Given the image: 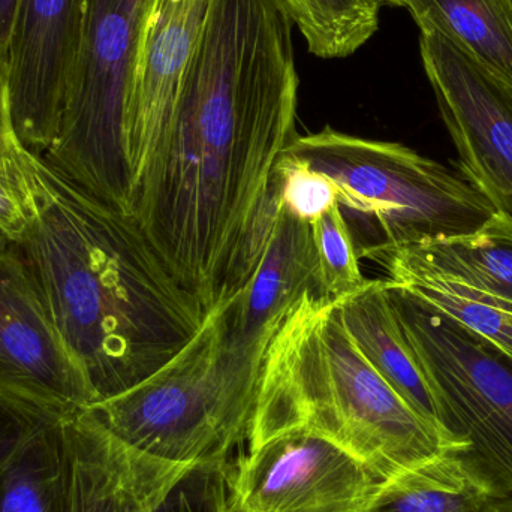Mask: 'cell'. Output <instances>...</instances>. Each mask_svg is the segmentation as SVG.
I'll use <instances>...</instances> for the list:
<instances>
[{
  "instance_id": "9a60e30c",
  "label": "cell",
  "mask_w": 512,
  "mask_h": 512,
  "mask_svg": "<svg viewBox=\"0 0 512 512\" xmlns=\"http://www.w3.org/2000/svg\"><path fill=\"white\" fill-rule=\"evenodd\" d=\"M322 294L312 224L277 207L270 239L245 291L230 300V325L243 342L270 343L288 310L306 292Z\"/></svg>"
},
{
  "instance_id": "e0dca14e",
  "label": "cell",
  "mask_w": 512,
  "mask_h": 512,
  "mask_svg": "<svg viewBox=\"0 0 512 512\" xmlns=\"http://www.w3.org/2000/svg\"><path fill=\"white\" fill-rule=\"evenodd\" d=\"M366 258L379 262L391 283L489 340L512 358L511 301L453 279L402 248L375 252Z\"/></svg>"
},
{
  "instance_id": "9c48e42d",
  "label": "cell",
  "mask_w": 512,
  "mask_h": 512,
  "mask_svg": "<svg viewBox=\"0 0 512 512\" xmlns=\"http://www.w3.org/2000/svg\"><path fill=\"white\" fill-rule=\"evenodd\" d=\"M420 51L463 179L512 218V83L441 33L421 32Z\"/></svg>"
},
{
  "instance_id": "4fadbf2b",
  "label": "cell",
  "mask_w": 512,
  "mask_h": 512,
  "mask_svg": "<svg viewBox=\"0 0 512 512\" xmlns=\"http://www.w3.org/2000/svg\"><path fill=\"white\" fill-rule=\"evenodd\" d=\"M210 0H149L126 105V150L134 185L164 138Z\"/></svg>"
},
{
  "instance_id": "5b68a950",
  "label": "cell",
  "mask_w": 512,
  "mask_h": 512,
  "mask_svg": "<svg viewBox=\"0 0 512 512\" xmlns=\"http://www.w3.org/2000/svg\"><path fill=\"white\" fill-rule=\"evenodd\" d=\"M283 153L330 179L342 209L375 224L378 245L364 251V258L468 236L496 213L465 179L400 143L325 126L315 134L297 135Z\"/></svg>"
},
{
  "instance_id": "8fae6325",
  "label": "cell",
  "mask_w": 512,
  "mask_h": 512,
  "mask_svg": "<svg viewBox=\"0 0 512 512\" xmlns=\"http://www.w3.org/2000/svg\"><path fill=\"white\" fill-rule=\"evenodd\" d=\"M0 399L62 415L96 403L35 273L12 242L0 248Z\"/></svg>"
},
{
  "instance_id": "4316f807",
  "label": "cell",
  "mask_w": 512,
  "mask_h": 512,
  "mask_svg": "<svg viewBox=\"0 0 512 512\" xmlns=\"http://www.w3.org/2000/svg\"><path fill=\"white\" fill-rule=\"evenodd\" d=\"M490 512H512V498L499 499Z\"/></svg>"
},
{
  "instance_id": "603a6c76",
  "label": "cell",
  "mask_w": 512,
  "mask_h": 512,
  "mask_svg": "<svg viewBox=\"0 0 512 512\" xmlns=\"http://www.w3.org/2000/svg\"><path fill=\"white\" fill-rule=\"evenodd\" d=\"M273 177L279 189L280 203L301 221L313 224L339 203L336 186L330 179L285 153L280 156Z\"/></svg>"
},
{
  "instance_id": "30bf717a",
  "label": "cell",
  "mask_w": 512,
  "mask_h": 512,
  "mask_svg": "<svg viewBox=\"0 0 512 512\" xmlns=\"http://www.w3.org/2000/svg\"><path fill=\"white\" fill-rule=\"evenodd\" d=\"M381 480L325 436L277 433L228 471V512H363Z\"/></svg>"
},
{
  "instance_id": "52a82bcc",
  "label": "cell",
  "mask_w": 512,
  "mask_h": 512,
  "mask_svg": "<svg viewBox=\"0 0 512 512\" xmlns=\"http://www.w3.org/2000/svg\"><path fill=\"white\" fill-rule=\"evenodd\" d=\"M388 297L439 424L468 445L466 459L499 495L512 498V358L390 280Z\"/></svg>"
},
{
  "instance_id": "83f0119b",
  "label": "cell",
  "mask_w": 512,
  "mask_h": 512,
  "mask_svg": "<svg viewBox=\"0 0 512 512\" xmlns=\"http://www.w3.org/2000/svg\"><path fill=\"white\" fill-rule=\"evenodd\" d=\"M9 243H11V240H9L8 236H6V234L0 230V248H5L6 245H9Z\"/></svg>"
},
{
  "instance_id": "2e32d148",
  "label": "cell",
  "mask_w": 512,
  "mask_h": 512,
  "mask_svg": "<svg viewBox=\"0 0 512 512\" xmlns=\"http://www.w3.org/2000/svg\"><path fill=\"white\" fill-rule=\"evenodd\" d=\"M337 309L343 327L373 369L415 412L441 426L429 384L391 307L388 280H367L337 300Z\"/></svg>"
},
{
  "instance_id": "f1b7e54d",
  "label": "cell",
  "mask_w": 512,
  "mask_h": 512,
  "mask_svg": "<svg viewBox=\"0 0 512 512\" xmlns=\"http://www.w3.org/2000/svg\"><path fill=\"white\" fill-rule=\"evenodd\" d=\"M379 5H391L394 6V3H396V0H378Z\"/></svg>"
},
{
  "instance_id": "6da1fadb",
  "label": "cell",
  "mask_w": 512,
  "mask_h": 512,
  "mask_svg": "<svg viewBox=\"0 0 512 512\" xmlns=\"http://www.w3.org/2000/svg\"><path fill=\"white\" fill-rule=\"evenodd\" d=\"M285 0H210L173 119L135 182L131 213L210 312L245 291L279 207L274 168L297 138Z\"/></svg>"
},
{
  "instance_id": "ac0fdd59",
  "label": "cell",
  "mask_w": 512,
  "mask_h": 512,
  "mask_svg": "<svg viewBox=\"0 0 512 512\" xmlns=\"http://www.w3.org/2000/svg\"><path fill=\"white\" fill-rule=\"evenodd\" d=\"M499 499L463 451H447L381 481L363 512H490Z\"/></svg>"
},
{
  "instance_id": "7a4b0ae2",
  "label": "cell",
  "mask_w": 512,
  "mask_h": 512,
  "mask_svg": "<svg viewBox=\"0 0 512 512\" xmlns=\"http://www.w3.org/2000/svg\"><path fill=\"white\" fill-rule=\"evenodd\" d=\"M8 155L29 212L15 248L96 403L125 393L168 363L206 312L131 213L93 197L18 140Z\"/></svg>"
},
{
  "instance_id": "277c9868",
  "label": "cell",
  "mask_w": 512,
  "mask_h": 512,
  "mask_svg": "<svg viewBox=\"0 0 512 512\" xmlns=\"http://www.w3.org/2000/svg\"><path fill=\"white\" fill-rule=\"evenodd\" d=\"M230 300L207 312L200 330L161 369L90 411L122 441L159 459L225 465L251 435L270 345L242 342L233 333Z\"/></svg>"
},
{
  "instance_id": "7402d4cb",
  "label": "cell",
  "mask_w": 512,
  "mask_h": 512,
  "mask_svg": "<svg viewBox=\"0 0 512 512\" xmlns=\"http://www.w3.org/2000/svg\"><path fill=\"white\" fill-rule=\"evenodd\" d=\"M322 294L340 300L367 282L358 264L357 246L339 203L312 224Z\"/></svg>"
},
{
  "instance_id": "8992f818",
  "label": "cell",
  "mask_w": 512,
  "mask_h": 512,
  "mask_svg": "<svg viewBox=\"0 0 512 512\" xmlns=\"http://www.w3.org/2000/svg\"><path fill=\"white\" fill-rule=\"evenodd\" d=\"M149 0H86L83 42L56 140L42 158L93 197L131 213L126 105Z\"/></svg>"
},
{
  "instance_id": "484cf974",
  "label": "cell",
  "mask_w": 512,
  "mask_h": 512,
  "mask_svg": "<svg viewBox=\"0 0 512 512\" xmlns=\"http://www.w3.org/2000/svg\"><path fill=\"white\" fill-rule=\"evenodd\" d=\"M18 0H0V47L6 54Z\"/></svg>"
},
{
  "instance_id": "d6986e66",
  "label": "cell",
  "mask_w": 512,
  "mask_h": 512,
  "mask_svg": "<svg viewBox=\"0 0 512 512\" xmlns=\"http://www.w3.org/2000/svg\"><path fill=\"white\" fill-rule=\"evenodd\" d=\"M421 32L447 36L481 65L512 83L511 0H396Z\"/></svg>"
},
{
  "instance_id": "7c38bea8",
  "label": "cell",
  "mask_w": 512,
  "mask_h": 512,
  "mask_svg": "<svg viewBox=\"0 0 512 512\" xmlns=\"http://www.w3.org/2000/svg\"><path fill=\"white\" fill-rule=\"evenodd\" d=\"M86 0H18L6 48L8 107L21 146L56 140L83 42Z\"/></svg>"
},
{
  "instance_id": "cb8c5ba5",
  "label": "cell",
  "mask_w": 512,
  "mask_h": 512,
  "mask_svg": "<svg viewBox=\"0 0 512 512\" xmlns=\"http://www.w3.org/2000/svg\"><path fill=\"white\" fill-rule=\"evenodd\" d=\"M29 224L26 200L8 152L0 153V230L18 242Z\"/></svg>"
},
{
  "instance_id": "f546056e",
  "label": "cell",
  "mask_w": 512,
  "mask_h": 512,
  "mask_svg": "<svg viewBox=\"0 0 512 512\" xmlns=\"http://www.w3.org/2000/svg\"><path fill=\"white\" fill-rule=\"evenodd\" d=\"M511 3H512V0H511Z\"/></svg>"
},
{
  "instance_id": "d4e9b609",
  "label": "cell",
  "mask_w": 512,
  "mask_h": 512,
  "mask_svg": "<svg viewBox=\"0 0 512 512\" xmlns=\"http://www.w3.org/2000/svg\"><path fill=\"white\" fill-rule=\"evenodd\" d=\"M8 107V77H6V54L0 47V153H6L15 140Z\"/></svg>"
},
{
  "instance_id": "44dd1931",
  "label": "cell",
  "mask_w": 512,
  "mask_h": 512,
  "mask_svg": "<svg viewBox=\"0 0 512 512\" xmlns=\"http://www.w3.org/2000/svg\"><path fill=\"white\" fill-rule=\"evenodd\" d=\"M292 21L319 59H345L379 27L378 0H285Z\"/></svg>"
},
{
  "instance_id": "3957f363",
  "label": "cell",
  "mask_w": 512,
  "mask_h": 512,
  "mask_svg": "<svg viewBox=\"0 0 512 512\" xmlns=\"http://www.w3.org/2000/svg\"><path fill=\"white\" fill-rule=\"evenodd\" d=\"M297 429L336 442L381 481L468 451L391 388L343 327L337 300L313 291L288 310L265 351L249 448Z\"/></svg>"
},
{
  "instance_id": "ffe728a7",
  "label": "cell",
  "mask_w": 512,
  "mask_h": 512,
  "mask_svg": "<svg viewBox=\"0 0 512 512\" xmlns=\"http://www.w3.org/2000/svg\"><path fill=\"white\" fill-rule=\"evenodd\" d=\"M405 251L441 273L512 303V218L496 212L468 236L430 240Z\"/></svg>"
},
{
  "instance_id": "5bb4252c",
  "label": "cell",
  "mask_w": 512,
  "mask_h": 512,
  "mask_svg": "<svg viewBox=\"0 0 512 512\" xmlns=\"http://www.w3.org/2000/svg\"><path fill=\"white\" fill-rule=\"evenodd\" d=\"M65 417L0 399V512H68Z\"/></svg>"
},
{
  "instance_id": "ba28073f",
  "label": "cell",
  "mask_w": 512,
  "mask_h": 512,
  "mask_svg": "<svg viewBox=\"0 0 512 512\" xmlns=\"http://www.w3.org/2000/svg\"><path fill=\"white\" fill-rule=\"evenodd\" d=\"M68 512H228L227 466L159 459L90 408L65 417Z\"/></svg>"
}]
</instances>
